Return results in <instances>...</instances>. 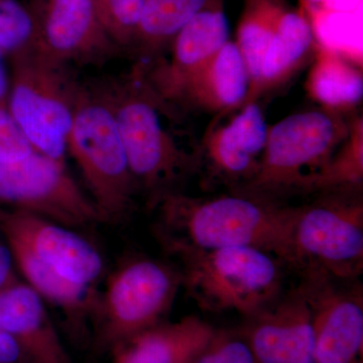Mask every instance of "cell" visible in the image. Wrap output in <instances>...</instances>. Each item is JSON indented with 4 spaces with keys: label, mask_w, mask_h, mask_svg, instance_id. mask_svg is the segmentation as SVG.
<instances>
[{
    "label": "cell",
    "mask_w": 363,
    "mask_h": 363,
    "mask_svg": "<svg viewBox=\"0 0 363 363\" xmlns=\"http://www.w3.org/2000/svg\"><path fill=\"white\" fill-rule=\"evenodd\" d=\"M303 1L305 4V9H307L309 13L308 18H310L312 16V20L310 21H313L324 13L329 0H303Z\"/></svg>",
    "instance_id": "31"
},
{
    "label": "cell",
    "mask_w": 363,
    "mask_h": 363,
    "mask_svg": "<svg viewBox=\"0 0 363 363\" xmlns=\"http://www.w3.org/2000/svg\"><path fill=\"white\" fill-rule=\"evenodd\" d=\"M314 334L315 363H354L363 344V289L323 272H300Z\"/></svg>",
    "instance_id": "10"
},
{
    "label": "cell",
    "mask_w": 363,
    "mask_h": 363,
    "mask_svg": "<svg viewBox=\"0 0 363 363\" xmlns=\"http://www.w3.org/2000/svg\"><path fill=\"white\" fill-rule=\"evenodd\" d=\"M210 0H145L130 51L138 63H150L161 57L189 21Z\"/></svg>",
    "instance_id": "22"
},
{
    "label": "cell",
    "mask_w": 363,
    "mask_h": 363,
    "mask_svg": "<svg viewBox=\"0 0 363 363\" xmlns=\"http://www.w3.org/2000/svg\"><path fill=\"white\" fill-rule=\"evenodd\" d=\"M250 87L245 60L235 42L228 40L183 83L169 106L226 116L245 105Z\"/></svg>",
    "instance_id": "16"
},
{
    "label": "cell",
    "mask_w": 363,
    "mask_h": 363,
    "mask_svg": "<svg viewBox=\"0 0 363 363\" xmlns=\"http://www.w3.org/2000/svg\"><path fill=\"white\" fill-rule=\"evenodd\" d=\"M295 208L236 191L214 197L175 191L150 210L157 212L155 235L169 255L181 250L253 247L272 253L292 269Z\"/></svg>",
    "instance_id": "1"
},
{
    "label": "cell",
    "mask_w": 363,
    "mask_h": 363,
    "mask_svg": "<svg viewBox=\"0 0 363 363\" xmlns=\"http://www.w3.org/2000/svg\"><path fill=\"white\" fill-rule=\"evenodd\" d=\"M292 269L357 281L363 272L362 192L315 195L295 208Z\"/></svg>",
    "instance_id": "7"
},
{
    "label": "cell",
    "mask_w": 363,
    "mask_h": 363,
    "mask_svg": "<svg viewBox=\"0 0 363 363\" xmlns=\"http://www.w3.org/2000/svg\"><path fill=\"white\" fill-rule=\"evenodd\" d=\"M6 55L0 51V107L7 108L9 101V89H11V77L7 74Z\"/></svg>",
    "instance_id": "30"
},
{
    "label": "cell",
    "mask_w": 363,
    "mask_h": 363,
    "mask_svg": "<svg viewBox=\"0 0 363 363\" xmlns=\"http://www.w3.org/2000/svg\"><path fill=\"white\" fill-rule=\"evenodd\" d=\"M33 152L37 150L33 149L7 108L0 107V161H18Z\"/></svg>",
    "instance_id": "27"
},
{
    "label": "cell",
    "mask_w": 363,
    "mask_h": 363,
    "mask_svg": "<svg viewBox=\"0 0 363 363\" xmlns=\"http://www.w3.org/2000/svg\"><path fill=\"white\" fill-rule=\"evenodd\" d=\"M99 90L113 113L140 194L152 209L162 196L179 191L184 179L199 172V152L183 149L167 128L164 116L174 108L150 88L140 64L128 77Z\"/></svg>",
    "instance_id": "2"
},
{
    "label": "cell",
    "mask_w": 363,
    "mask_h": 363,
    "mask_svg": "<svg viewBox=\"0 0 363 363\" xmlns=\"http://www.w3.org/2000/svg\"><path fill=\"white\" fill-rule=\"evenodd\" d=\"M38 47L62 63L100 65L123 50L100 23L92 0H35Z\"/></svg>",
    "instance_id": "12"
},
{
    "label": "cell",
    "mask_w": 363,
    "mask_h": 363,
    "mask_svg": "<svg viewBox=\"0 0 363 363\" xmlns=\"http://www.w3.org/2000/svg\"><path fill=\"white\" fill-rule=\"evenodd\" d=\"M13 255L6 242H0V291L14 283Z\"/></svg>",
    "instance_id": "29"
},
{
    "label": "cell",
    "mask_w": 363,
    "mask_h": 363,
    "mask_svg": "<svg viewBox=\"0 0 363 363\" xmlns=\"http://www.w3.org/2000/svg\"><path fill=\"white\" fill-rule=\"evenodd\" d=\"M215 331L197 317L157 324L113 350L114 363H195Z\"/></svg>",
    "instance_id": "19"
},
{
    "label": "cell",
    "mask_w": 363,
    "mask_h": 363,
    "mask_svg": "<svg viewBox=\"0 0 363 363\" xmlns=\"http://www.w3.org/2000/svg\"><path fill=\"white\" fill-rule=\"evenodd\" d=\"M363 117L350 116V133L323 168L308 181L304 195L362 192Z\"/></svg>",
    "instance_id": "23"
},
{
    "label": "cell",
    "mask_w": 363,
    "mask_h": 363,
    "mask_svg": "<svg viewBox=\"0 0 363 363\" xmlns=\"http://www.w3.org/2000/svg\"><path fill=\"white\" fill-rule=\"evenodd\" d=\"M67 150L77 162L104 221L128 218L140 191L111 106L98 88H79Z\"/></svg>",
    "instance_id": "5"
},
{
    "label": "cell",
    "mask_w": 363,
    "mask_h": 363,
    "mask_svg": "<svg viewBox=\"0 0 363 363\" xmlns=\"http://www.w3.org/2000/svg\"><path fill=\"white\" fill-rule=\"evenodd\" d=\"M182 286L205 312L234 311L245 318L259 314L284 294L283 259L253 247L181 250Z\"/></svg>",
    "instance_id": "3"
},
{
    "label": "cell",
    "mask_w": 363,
    "mask_h": 363,
    "mask_svg": "<svg viewBox=\"0 0 363 363\" xmlns=\"http://www.w3.org/2000/svg\"><path fill=\"white\" fill-rule=\"evenodd\" d=\"M100 23L121 50L130 51L145 0H92Z\"/></svg>",
    "instance_id": "26"
},
{
    "label": "cell",
    "mask_w": 363,
    "mask_h": 363,
    "mask_svg": "<svg viewBox=\"0 0 363 363\" xmlns=\"http://www.w3.org/2000/svg\"><path fill=\"white\" fill-rule=\"evenodd\" d=\"M182 286L178 267L150 257L124 262L100 293L94 321L98 342L113 351L138 334L160 324Z\"/></svg>",
    "instance_id": "8"
},
{
    "label": "cell",
    "mask_w": 363,
    "mask_h": 363,
    "mask_svg": "<svg viewBox=\"0 0 363 363\" xmlns=\"http://www.w3.org/2000/svg\"><path fill=\"white\" fill-rule=\"evenodd\" d=\"M11 60L7 111L33 149L65 162L67 140L80 84L69 65L38 45Z\"/></svg>",
    "instance_id": "6"
},
{
    "label": "cell",
    "mask_w": 363,
    "mask_h": 363,
    "mask_svg": "<svg viewBox=\"0 0 363 363\" xmlns=\"http://www.w3.org/2000/svg\"><path fill=\"white\" fill-rule=\"evenodd\" d=\"M351 116L317 108L291 114L274 124L269 128L259 171L234 191L279 203L304 195L308 181L323 168L350 133Z\"/></svg>",
    "instance_id": "4"
},
{
    "label": "cell",
    "mask_w": 363,
    "mask_h": 363,
    "mask_svg": "<svg viewBox=\"0 0 363 363\" xmlns=\"http://www.w3.org/2000/svg\"><path fill=\"white\" fill-rule=\"evenodd\" d=\"M0 233L6 241L20 243L64 278L93 286L104 264L97 248L82 236L30 212L0 210Z\"/></svg>",
    "instance_id": "13"
},
{
    "label": "cell",
    "mask_w": 363,
    "mask_h": 363,
    "mask_svg": "<svg viewBox=\"0 0 363 363\" xmlns=\"http://www.w3.org/2000/svg\"><path fill=\"white\" fill-rule=\"evenodd\" d=\"M269 128L259 102L215 116L198 143L205 182H219L234 191L252 180L259 171Z\"/></svg>",
    "instance_id": "11"
},
{
    "label": "cell",
    "mask_w": 363,
    "mask_h": 363,
    "mask_svg": "<svg viewBox=\"0 0 363 363\" xmlns=\"http://www.w3.org/2000/svg\"><path fill=\"white\" fill-rule=\"evenodd\" d=\"M316 48V33L304 9H286L264 55L259 81L245 104L259 102L262 97L285 87L311 63Z\"/></svg>",
    "instance_id": "18"
},
{
    "label": "cell",
    "mask_w": 363,
    "mask_h": 363,
    "mask_svg": "<svg viewBox=\"0 0 363 363\" xmlns=\"http://www.w3.org/2000/svg\"><path fill=\"white\" fill-rule=\"evenodd\" d=\"M6 242L28 285L40 297L60 308L74 328H83L87 320H94L99 304L98 291L64 278L20 243Z\"/></svg>",
    "instance_id": "21"
},
{
    "label": "cell",
    "mask_w": 363,
    "mask_h": 363,
    "mask_svg": "<svg viewBox=\"0 0 363 363\" xmlns=\"http://www.w3.org/2000/svg\"><path fill=\"white\" fill-rule=\"evenodd\" d=\"M0 203L70 228L105 222L65 162L38 152L14 162L0 161Z\"/></svg>",
    "instance_id": "9"
},
{
    "label": "cell",
    "mask_w": 363,
    "mask_h": 363,
    "mask_svg": "<svg viewBox=\"0 0 363 363\" xmlns=\"http://www.w3.org/2000/svg\"><path fill=\"white\" fill-rule=\"evenodd\" d=\"M247 319L257 363H315L311 314L298 284Z\"/></svg>",
    "instance_id": "15"
},
{
    "label": "cell",
    "mask_w": 363,
    "mask_h": 363,
    "mask_svg": "<svg viewBox=\"0 0 363 363\" xmlns=\"http://www.w3.org/2000/svg\"><path fill=\"white\" fill-rule=\"evenodd\" d=\"M285 11L279 0H248L238 25L235 44L247 65L250 92L259 81L264 55Z\"/></svg>",
    "instance_id": "24"
},
{
    "label": "cell",
    "mask_w": 363,
    "mask_h": 363,
    "mask_svg": "<svg viewBox=\"0 0 363 363\" xmlns=\"http://www.w3.org/2000/svg\"><path fill=\"white\" fill-rule=\"evenodd\" d=\"M195 363H214L213 359H212L211 355H210V353L208 352L207 348L206 350L204 351V352L202 353L201 355H200L199 358H198L197 360H196Z\"/></svg>",
    "instance_id": "32"
},
{
    "label": "cell",
    "mask_w": 363,
    "mask_h": 363,
    "mask_svg": "<svg viewBox=\"0 0 363 363\" xmlns=\"http://www.w3.org/2000/svg\"><path fill=\"white\" fill-rule=\"evenodd\" d=\"M0 327L16 339L26 363H72L43 298L28 284L0 291Z\"/></svg>",
    "instance_id": "17"
},
{
    "label": "cell",
    "mask_w": 363,
    "mask_h": 363,
    "mask_svg": "<svg viewBox=\"0 0 363 363\" xmlns=\"http://www.w3.org/2000/svg\"><path fill=\"white\" fill-rule=\"evenodd\" d=\"M214 363H257L250 343L214 334L207 347Z\"/></svg>",
    "instance_id": "28"
},
{
    "label": "cell",
    "mask_w": 363,
    "mask_h": 363,
    "mask_svg": "<svg viewBox=\"0 0 363 363\" xmlns=\"http://www.w3.org/2000/svg\"><path fill=\"white\" fill-rule=\"evenodd\" d=\"M39 44V28L32 9L18 0H0V51L6 57Z\"/></svg>",
    "instance_id": "25"
},
{
    "label": "cell",
    "mask_w": 363,
    "mask_h": 363,
    "mask_svg": "<svg viewBox=\"0 0 363 363\" xmlns=\"http://www.w3.org/2000/svg\"><path fill=\"white\" fill-rule=\"evenodd\" d=\"M305 89L320 108L351 116L363 99L362 66L317 40Z\"/></svg>",
    "instance_id": "20"
},
{
    "label": "cell",
    "mask_w": 363,
    "mask_h": 363,
    "mask_svg": "<svg viewBox=\"0 0 363 363\" xmlns=\"http://www.w3.org/2000/svg\"><path fill=\"white\" fill-rule=\"evenodd\" d=\"M229 21L220 1L206 6L184 26L171 44V58H159L143 66L150 88L169 105L183 83L228 42Z\"/></svg>",
    "instance_id": "14"
}]
</instances>
